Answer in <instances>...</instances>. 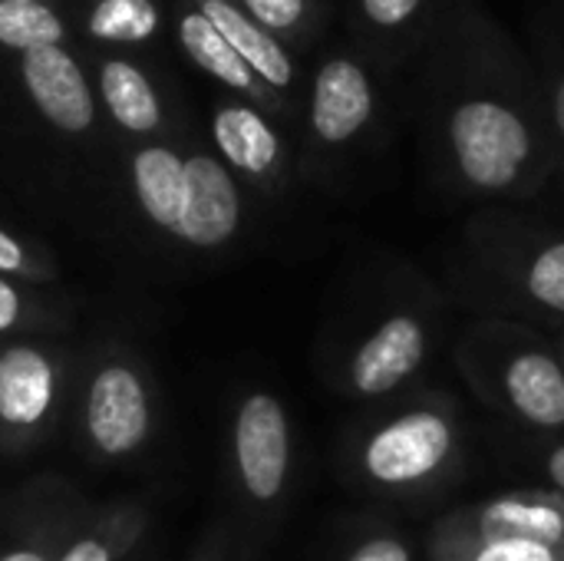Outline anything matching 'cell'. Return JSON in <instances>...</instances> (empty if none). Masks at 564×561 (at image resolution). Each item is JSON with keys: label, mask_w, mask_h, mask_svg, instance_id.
<instances>
[{"label": "cell", "mask_w": 564, "mask_h": 561, "mask_svg": "<svg viewBox=\"0 0 564 561\" xmlns=\"http://www.w3.org/2000/svg\"><path fill=\"white\" fill-rule=\"evenodd\" d=\"M459 446L456 413L446 403H423L380 423L360 443L357 463L367 483L380 489H416L433 483Z\"/></svg>", "instance_id": "obj_2"}, {"label": "cell", "mask_w": 564, "mask_h": 561, "mask_svg": "<svg viewBox=\"0 0 564 561\" xmlns=\"http://www.w3.org/2000/svg\"><path fill=\"white\" fill-rule=\"evenodd\" d=\"M426 126L476 195L532 192L555 162L542 76L482 10L449 3L423 43Z\"/></svg>", "instance_id": "obj_1"}, {"label": "cell", "mask_w": 564, "mask_h": 561, "mask_svg": "<svg viewBox=\"0 0 564 561\" xmlns=\"http://www.w3.org/2000/svg\"><path fill=\"white\" fill-rule=\"evenodd\" d=\"M258 26L274 33L284 46L307 40L324 23L321 0H231Z\"/></svg>", "instance_id": "obj_19"}, {"label": "cell", "mask_w": 564, "mask_h": 561, "mask_svg": "<svg viewBox=\"0 0 564 561\" xmlns=\"http://www.w3.org/2000/svg\"><path fill=\"white\" fill-rule=\"evenodd\" d=\"M549 476H552L555 489L564 496V443H558V446L549 453Z\"/></svg>", "instance_id": "obj_28"}, {"label": "cell", "mask_w": 564, "mask_h": 561, "mask_svg": "<svg viewBox=\"0 0 564 561\" xmlns=\"http://www.w3.org/2000/svg\"><path fill=\"white\" fill-rule=\"evenodd\" d=\"M347 561H413V552L403 539L397 536H373L367 542H360Z\"/></svg>", "instance_id": "obj_24"}, {"label": "cell", "mask_w": 564, "mask_h": 561, "mask_svg": "<svg viewBox=\"0 0 564 561\" xmlns=\"http://www.w3.org/2000/svg\"><path fill=\"white\" fill-rule=\"evenodd\" d=\"M241 198L235 179L212 155L185 159V205L175 235L198 248H215L238 231Z\"/></svg>", "instance_id": "obj_7"}, {"label": "cell", "mask_w": 564, "mask_h": 561, "mask_svg": "<svg viewBox=\"0 0 564 561\" xmlns=\"http://www.w3.org/2000/svg\"><path fill=\"white\" fill-rule=\"evenodd\" d=\"M198 10L215 23V30L235 46V53L251 66V73L274 93H288L297 83V63L291 50L241 13L231 0H198Z\"/></svg>", "instance_id": "obj_11"}, {"label": "cell", "mask_w": 564, "mask_h": 561, "mask_svg": "<svg viewBox=\"0 0 564 561\" xmlns=\"http://www.w3.org/2000/svg\"><path fill=\"white\" fill-rule=\"evenodd\" d=\"M502 403L539 430L564 427V364L542 344H519L496 370Z\"/></svg>", "instance_id": "obj_6"}, {"label": "cell", "mask_w": 564, "mask_h": 561, "mask_svg": "<svg viewBox=\"0 0 564 561\" xmlns=\"http://www.w3.org/2000/svg\"><path fill=\"white\" fill-rule=\"evenodd\" d=\"M20 268H23V251H20V245H17L10 235L0 231V271H20Z\"/></svg>", "instance_id": "obj_25"}, {"label": "cell", "mask_w": 564, "mask_h": 561, "mask_svg": "<svg viewBox=\"0 0 564 561\" xmlns=\"http://www.w3.org/2000/svg\"><path fill=\"white\" fill-rule=\"evenodd\" d=\"M63 561H109V552L99 542H79L66 552Z\"/></svg>", "instance_id": "obj_26"}, {"label": "cell", "mask_w": 564, "mask_h": 561, "mask_svg": "<svg viewBox=\"0 0 564 561\" xmlns=\"http://www.w3.org/2000/svg\"><path fill=\"white\" fill-rule=\"evenodd\" d=\"M0 3H40V0H0Z\"/></svg>", "instance_id": "obj_30"}, {"label": "cell", "mask_w": 564, "mask_h": 561, "mask_svg": "<svg viewBox=\"0 0 564 561\" xmlns=\"http://www.w3.org/2000/svg\"><path fill=\"white\" fill-rule=\"evenodd\" d=\"M178 40L185 46V53L205 69L212 73L215 79H221L225 86L238 89V93H248L251 99L258 103H278V93L268 89L254 73L251 66L235 53V46L215 30V23L202 13V10H192L182 17L178 23Z\"/></svg>", "instance_id": "obj_13"}, {"label": "cell", "mask_w": 564, "mask_h": 561, "mask_svg": "<svg viewBox=\"0 0 564 561\" xmlns=\"http://www.w3.org/2000/svg\"><path fill=\"white\" fill-rule=\"evenodd\" d=\"M453 526L473 536H492V539H532V542H552L564 546V496L545 489H525V493H506L489 503H479L476 509H463L446 516Z\"/></svg>", "instance_id": "obj_8"}, {"label": "cell", "mask_w": 564, "mask_h": 561, "mask_svg": "<svg viewBox=\"0 0 564 561\" xmlns=\"http://www.w3.org/2000/svg\"><path fill=\"white\" fill-rule=\"evenodd\" d=\"M17 321V294L10 284L0 281V331H7Z\"/></svg>", "instance_id": "obj_27"}, {"label": "cell", "mask_w": 564, "mask_h": 561, "mask_svg": "<svg viewBox=\"0 0 564 561\" xmlns=\"http://www.w3.org/2000/svg\"><path fill=\"white\" fill-rule=\"evenodd\" d=\"M23 83L53 126L83 132L93 122V93L79 63L63 46H36L23 53Z\"/></svg>", "instance_id": "obj_9"}, {"label": "cell", "mask_w": 564, "mask_h": 561, "mask_svg": "<svg viewBox=\"0 0 564 561\" xmlns=\"http://www.w3.org/2000/svg\"><path fill=\"white\" fill-rule=\"evenodd\" d=\"M522 291L532 304L564 317V238L532 251L522 265Z\"/></svg>", "instance_id": "obj_22"}, {"label": "cell", "mask_w": 564, "mask_h": 561, "mask_svg": "<svg viewBox=\"0 0 564 561\" xmlns=\"http://www.w3.org/2000/svg\"><path fill=\"white\" fill-rule=\"evenodd\" d=\"M135 192L145 208V215L155 225H165L175 231L185 205V162L162 145L142 149L135 155Z\"/></svg>", "instance_id": "obj_16"}, {"label": "cell", "mask_w": 564, "mask_h": 561, "mask_svg": "<svg viewBox=\"0 0 564 561\" xmlns=\"http://www.w3.org/2000/svg\"><path fill=\"white\" fill-rule=\"evenodd\" d=\"M430 327L420 314L400 311L373 327L347 364V384L357 397H383L403 387L423 367Z\"/></svg>", "instance_id": "obj_4"}, {"label": "cell", "mask_w": 564, "mask_h": 561, "mask_svg": "<svg viewBox=\"0 0 564 561\" xmlns=\"http://www.w3.org/2000/svg\"><path fill=\"white\" fill-rule=\"evenodd\" d=\"M159 26V10L152 0H99L89 17V33L116 43L149 40Z\"/></svg>", "instance_id": "obj_21"}, {"label": "cell", "mask_w": 564, "mask_h": 561, "mask_svg": "<svg viewBox=\"0 0 564 561\" xmlns=\"http://www.w3.org/2000/svg\"><path fill=\"white\" fill-rule=\"evenodd\" d=\"M53 397V370L30 347H10L0 357V417L7 423H36Z\"/></svg>", "instance_id": "obj_14"}, {"label": "cell", "mask_w": 564, "mask_h": 561, "mask_svg": "<svg viewBox=\"0 0 564 561\" xmlns=\"http://www.w3.org/2000/svg\"><path fill=\"white\" fill-rule=\"evenodd\" d=\"M433 561H564V546L532 539H492L473 536L443 519L430 536Z\"/></svg>", "instance_id": "obj_15"}, {"label": "cell", "mask_w": 564, "mask_h": 561, "mask_svg": "<svg viewBox=\"0 0 564 561\" xmlns=\"http://www.w3.org/2000/svg\"><path fill=\"white\" fill-rule=\"evenodd\" d=\"M63 23L46 3H0V43L10 50L59 46Z\"/></svg>", "instance_id": "obj_20"}, {"label": "cell", "mask_w": 564, "mask_h": 561, "mask_svg": "<svg viewBox=\"0 0 564 561\" xmlns=\"http://www.w3.org/2000/svg\"><path fill=\"white\" fill-rule=\"evenodd\" d=\"M149 430V407L139 380L122 370L109 367L93 380L89 390V433L106 453H129L142 443Z\"/></svg>", "instance_id": "obj_10"}, {"label": "cell", "mask_w": 564, "mask_h": 561, "mask_svg": "<svg viewBox=\"0 0 564 561\" xmlns=\"http://www.w3.org/2000/svg\"><path fill=\"white\" fill-rule=\"evenodd\" d=\"M99 86H102L106 106L119 126H126L132 132H152L159 126L162 109H159L155 89L132 63H126V60L102 63Z\"/></svg>", "instance_id": "obj_18"}, {"label": "cell", "mask_w": 564, "mask_h": 561, "mask_svg": "<svg viewBox=\"0 0 564 561\" xmlns=\"http://www.w3.org/2000/svg\"><path fill=\"white\" fill-rule=\"evenodd\" d=\"M235 456L251 499L274 503L288 483L291 427L284 407L271 393H254L245 400L235 423Z\"/></svg>", "instance_id": "obj_5"}, {"label": "cell", "mask_w": 564, "mask_h": 561, "mask_svg": "<svg viewBox=\"0 0 564 561\" xmlns=\"http://www.w3.org/2000/svg\"><path fill=\"white\" fill-rule=\"evenodd\" d=\"M0 561H43L40 555H33V552H13V555H7V559Z\"/></svg>", "instance_id": "obj_29"}, {"label": "cell", "mask_w": 564, "mask_h": 561, "mask_svg": "<svg viewBox=\"0 0 564 561\" xmlns=\"http://www.w3.org/2000/svg\"><path fill=\"white\" fill-rule=\"evenodd\" d=\"M215 142L221 155L245 175L268 179L284 162V145L271 122L251 106H221L215 112Z\"/></svg>", "instance_id": "obj_12"}, {"label": "cell", "mask_w": 564, "mask_h": 561, "mask_svg": "<svg viewBox=\"0 0 564 561\" xmlns=\"http://www.w3.org/2000/svg\"><path fill=\"white\" fill-rule=\"evenodd\" d=\"M357 26L367 46L406 50L433 26V0H357Z\"/></svg>", "instance_id": "obj_17"}, {"label": "cell", "mask_w": 564, "mask_h": 561, "mask_svg": "<svg viewBox=\"0 0 564 561\" xmlns=\"http://www.w3.org/2000/svg\"><path fill=\"white\" fill-rule=\"evenodd\" d=\"M377 109H380V83L370 53L337 50L321 60L307 99V126L317 145L324 149L354 145L373 126Z\"/></svg>", "instance_id": "obj_3"}, {"label": "cell", "mask_w": 564, "mask_h": 561, "mask_svg": "<svg viewBox=\"0 0 564 561\" xmlns=\"http://www.w3.org/2000/svg\"><path fill=\"white\" fill-rule=\"evenodd\" d=\"M449 3H463V0H449Z\"/></svg>", "instance_id": "obj_31"}, {"label": "cell", "mask_w": 564, "mask_h": 561, "mask_svg": "<svg viewBox=\"0 0 564 561\" xmlns=\"http://www.w3.org/2000/svg\"><path fill=\"white\" fill-rule=\"evenodd\" d=\"M545 73H542V89H545V109H549V126L555 139V152L564 155V36L549 43L545 53Z\"/></svg>", "instance_id": "obj_23"}]
</instances>
